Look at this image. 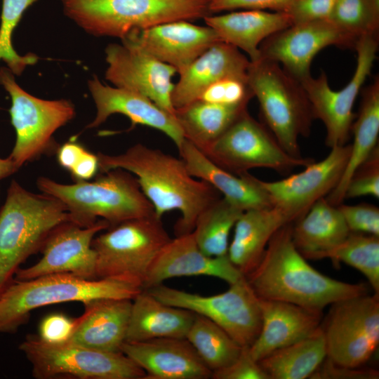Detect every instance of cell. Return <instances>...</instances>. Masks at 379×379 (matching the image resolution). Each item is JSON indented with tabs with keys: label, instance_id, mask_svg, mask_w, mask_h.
<instances>
[{
	"label": "cell",
	"instance_id": "obj_40",
	"mask_svg": "<svg viewBox=\"0 0 379 379\" xmlns=\"http://www.w3.org/2000/svg\"><path fill=\"white\" fill-rule=\"evenodd\" d=\"M364 196L379 197V150L378 146L361 164L350 179L345 199Z\"/></svg>",
	"mask_w": 379,
	"mask_h": 379
},
{
	"label": "cell",
	"instance_id": "obj_19",
	"mask_svg": "<svg viewBox=\"0 0 379 379\" xmlns=\"http://www.w3.org/2000/svg\"><path fill=\"white\" fill-rule=\"evenodd\" d=\"M121 40L173 67L178 74L211 46L222 41L213 28L188 20L135 29Z\"/></svg>",
	"mask_w": 379,
	"mask_h": 379
},
{
	"label": "cell",
	"instance_id": "obj_2",
	"mask_svg": "<svg viewBox=\"0 0 379 379\" xmlns=\"http://www.w3.org/2000/svg\"><path fill=\"white\" fill-rule=\"evenodd\" d=\"M245 277L260 299L321 311L327 305L367 292L363 284L333 279L313 268L293 241L292 223L274 234L258 264Z\"/></svg>",
	"mask_w": 379,
	"mask_h": 379
},
{
	"label": "cell",
	"instance_id": "obj_23",
	"mask_svg": "<svg viewBox=\"0 0 379 379\" xmlns=\"http://www.w3.org/2000/svg\"><path fill=\"white\" fill-rule=\"evenodd\" d=\"M260 331L248 347L251 357L257 361L279 348L310 336L321 326V310L260 298Z\"/></svg>",
	"mask_w": 379,
	"mask_h": 379
},
{
	"label": "cell",
	"instance_id": "obj_22",
	"mask_svg": "<svg viewBox=\"0 0 379 379\" xmlns=\"http://www.w3.org/2000/svg\"><path fill=\"white\" fill-rule=\"evenodd\" d=\"M121 352L145 373L144 379H206L212 371L186 338L124 342Z\"/></svg>",
	"mask_w": 379,
	"mask_h": 379
},
{
	"label": "cell",
	"instance_id": "obj_34",
	"mask_svg": "<svg viewBox=\"0 0 379 379\" xmlns=\"http://www.w3.org/2000/svg\"><path fill=\"white\" fill-rule=\"evenodd\" d=\"M243 212L223 197L206 208L192 231L200 250L211 257L227 255L230 232Z\"/></svg>",
	"mask_w": 379,
	"mask_h": 379
},
{
	"label": "cell",
	"instance_id": "obj_39",
	"mask_svg": "<svg viewBox=\"0 0 379 379\" xmlns=\"http://www.w3.org/2000/svg\"><path fill=\"white\" fill-rule=\"evenodd\" d=\"M253 97V93L247 79L226 77L207 87L198 100L221 105H237L248 104Z\"/></svg>",
	"mask_w": 379,
	"mask_h": 379
},
{
	"label": "cell",
	"instance_id": "obj_31",
	"mask_svg": "<svg viewBox=\"0 0 379 379\" xmlns=\"http://www.w3.org/2000/svg\"><path fill=\"white\" fill-rule=\"evenodd\" d=\"M354 142L347 164L336 187L327 195L326 199L338 206L345 199L347 185L357 168L363 164L378 147L379 135V77L377 76L371 84L362 91V99L357 120L353 123L352 131Z\"/></svg>",
	"mask_w": 379,
	"mask_h": 379
},
{
	"label": "cell",
	"instance_id": "obj_47",
	"mask_svg": "<svg viewBox=\"0 0 379 379\" xmlns=\"http://www.w3.org/2000/svg\"><path fill=\"white\" fill-rule=\"evenodd\" d=\"M86 151L80 144L69 141L59 147L57 159L60 166L70 172L81 161Z\"/></svg>",
	"mask_w": 379,
	"mask_h": 379
},
{
	"label": "cell",
	"instance_id": "obj_8",
	"mask_svg": "<svg viewBox=\"0 0 379 379\" xmlns=\"http://www.w3.org/2000/svg\"><path fill=\"white\" fill-rule=\"evenodd\" d=\"M171 239L154 213L110 226L92 241L96 278L124 281L143 289L153 263Z\"/></svg>",
	"mask_w": 379,
	"mask_h": 379
},
{
	"label": "cell",
	"instance_id": "obj_17",
	"mask_svg": "<svg viewBox=\"0 0 379 379\" xmlns=\"http://www.w3.org/2000/svg\"><path fill=\"white\" fill-rule=\"evenodd\" d=\"M331 149L326 157L310 163L298 173L273 182L260 180L273 206L283 209L296 221L315 202L326 197L343 176L350 157L351 144Z\"/></svg>",
	"mask_w": 379,
	"mask_h": 379
},
{
	"label": "cell",
	"instance_id": "obj_3",
	"mask_svg": "<svg viewBox=\"0 0 379 379\" xmlns=\"http://www.w3.org/2000/svg\"><path fill=\"white\" fill-rule=\"evenodd\" d=\"M67 221L72 218L61 201L11 181L0 208V296L15 281L20 265L41 251L51 232Z\"/></svg>",
	"mask_w": 379,
	"mask_h": 379
},
{
	"label": "cell",
	"instance_id": "obj_7",
	"mask_svg": "<svg viewBox=\"0 0 379 379\" xmlns=\"http://www.w3.org/2000/svg\"><path fill=\"white\" fill-rule=\"evenodd\" d=\"M247 82L270 131L289 154L302 157L298 140L310 135L314 117L301 83L277 62L261 58L250 62Z\"/></svg>",
	"mask_w": 379,
	"mask_h": 379
},
{
	"label": "cell",
	"instance_id": "obj_48",
	"mask_svg": "<svg viewBox=\"0 0 379 379\" xmlns=\"http://www.w3.org/2000/svg\"><path fill=\"white\" fill-rule=\"evenodd\" d=\"M99 171L98 158L89 151H86L81 161L69 172L74 181L88 180L93 178Z\"/></svg>",
	"mask_w": 379,
	"mask_h": 379
},
{
	"label": "cell",
	"instance_id": "obj_36",
	"mask_svg": "<svg viewBox=\"0 0 379 379\" xmlns=\"http://www.w3.org/2000/svg\"><path fill=\"white\" fill-rule=\"evenodd\" d=\"M329 258L343 262L360 271L375 294H379V237L350 232L339 244L314 255L312 259Z\"/></svg>",
	"mask_w": 379,
	"mask_h": 379
},
{
	"label": "cell",
	"instance_id": "obj_5",
	"mask_svg": "<svg viewBox=\"0 0 379 379\" xmlns=\"http://www.w3.org/2000/svg\"><path fill=\"white\" fill-rule=\"evenodd\" d=\"M140 286L124 281L85 279L69 274H53L15 280L0 296V333H13L28 320L30 312L46 305L103 298L133 300Z\"/></svg>",
	"mask_w": 379,
	"mask_h": 379
},
{
	"label": "cell",
	"instance_id": "obj_21",
	"mask_svg": "<svg viewBox=\"0 0 379 379\" xmlns=\"http://www.w3.org/2000/svg\"><path fill=\"white\" fill-rule=\"evenodd\" d=\"M88 88L95 103V119L87 128H96L113 114H121L131 122V128L142 125L168 136L179 149L185 137L175 116L160 108L137 92L102 84L97 77L88 81Z\"/></svg>",
	"mask_w": 379,
	"mask_h": 379
},
{
	"label": "cell",
	"instance_id": "obj_37",
	"mask_svg": "<svg viewBox=\"0 0 379 379\" xmlns=\"http://www.w3.org/2000/svg\"><path fill=\"white\" fill-rule=\"evenodd\" d=\"M328 20L355 39L378 34L379 0H335Z\"/></svg>",
	"mask_w": 379,
	"mask_h": 379
},
{
	"label": "cell",
	"instance_id": "obj_33",
	"mask_svg": "<svg viewBox=\"0 0 379 379\" xmlns=\"http://www.w3.org/2000/svg\"><path fill=\"white\" fill-rule=\"evenodd\" d=\"M326 358L320 326L310 336L272 352L258 363L270 379H305L310 378Z\"/></svg>",
	"mask_w": 379,
	"mask_h": 379
},
{
	"label": "cell",
	"instance_id": "obj_6",
	"mask_svg": "<svg viewBox=\"0 0 379 379\" xmlns=\"http://www.w3.org/2000/svg\"><path fill=\"white\" fill-rule=\"evenodd\" d=\"M66 15L87 32L121 39L135 29L211 15L209 0H60Z\"/></svg>",
	"mask_w": 379,
	"mask_h": 379
},
{
	"label": "cell",
	"instance_id": "obj_42",
	"mask_svg": "<svg viewBox=\"0 0 379 379\" xmlns=\"http://www.w3.org/2000/svg\"><path fill=\"white\" fill-rule=\"evenodd\" d=\"M79 318H70L62 313H53L44 317L39 328V337L51 344L69 342L77 325Z\"/></svg>",
	"mask_w": 379,
	"mask_h": 379
},
{
	"label": "cell",
	"instance_id": "obj_30",
	"mask_svg": "<svg viewBox=\"0 0 379 379\" xmlns=\"http://www.w3.org/2000/svg\"><path fill=\"white\" fill-rule=\"evenodd\" d=\"M350 232L338 206L325 197L315 202L292 226L293 241L306 259L335 247Z\"/></svg>",
	"mask_w": 379,
	"mask_h": 379
},
{
	"label": "cell",
	"instance_id": "obj_25",
	"mask_svg": "<svg viewBox=\"0 0 379 379\" xmlns=\"http://www.w3.org/2000/svg\"><path fill=\"white\" fill-rule=\"evenodd\" d=\"M178 151L192 176L210 184L234 206L244 211L273 206L258 178L248 173L237 175L224 170L185 138Z\"/></svg>",
	"mask_w": 379,
	"mask_h": 379
},
{
	"label": "cell",
	"instance_id": "obj_20",
	"mask_svg": "<svg viewBox=\"0 0 379 379\" xmlns=\"http://www.w3.org/2000/svg\"><path fill=\"white\" fill-rule=\"evenodd\" d=\"M208 276L229 284L245 277L230 261L227 255L211 257L199 248L192 232L176 236L162 249L153 263L143 289L180 277Z\"/></svg>",
	"mask_w": 379,
	"mask_h": 379
},
{
	"label": "cell",
	"instance_id": "obj_1",
	"mask_svg": "<svg viewBox=\"0 0 379 379\" xmlns=\"http://www.w3.org/2000/svg\"><path fill=\"white\" fill-rule=\"evenodd\" d=\"M97 156L100 173L121 168L135 176L157 218L171 211L180 213L176 236L192 232L199 214L220 198L213 186L189 173L181 158L160 149L137 143L121 154Z\"/></svg>",
	"mask_w": 379,
	"mask_h": 379
},
{
	"label": "cell",
	"instance_id": "obj_24",
	"mask_svg": "<svg viewBox=\"0 0 379 379\" xmlns=\"http://www.w3.org/2000/svg\"><path fill=\"white\" fill-rule=\"evenodd\" d=\"M250 62L235 46L224 41L215 44L179 74L180 79L171 93L174 108L198 100L207 87L222 79H247Z\"/></svg>",
	"mask_w": 379,
	"mask_h": 379
},
{
	"label": "cell",
	"instance_id": "obj_32",
	"mask_svg": "<svg viewBox=\"0 0 379 379\" xmlns=\"http://www.w3.org/2000/svg\"><path fill=\"white\" fill-rule=\"evenodd\" d=\"M247 105H226L197 100L175 109V118L185 138L202 151L247 111Z\"/></svg>",
	"mask_w": 379,
	"mask_h": 379
},
{
	"label": "cell",
	"instance_id": "obj_44",
	"mask_svg": "<svg viewBox=\"0 0 379 379\" xmlns=\"http://www.w3.org/2000/svg\"><path fill=\"white\" fill-rule=\"evenodd\" d=\"M335 0H294L286 13L291 25L328 19Z\"/></svg>",
	"mask_w": 379,
	"mask_h": 379
},
{
	"label": "cell",
	"instance_id": "obj_43",
	"mask_svg": "<svg viewBox=\"0 0 379 379\" xmlns=\"http://www.w3.org/2000/svg\"><path fill=\"white\" fill-rule=\"evenodd\" d=\"M213 379H270L268 375L251 355L248 347H243L239 357L229 366L212 372Z\"/></svg>",
	"mask_w": 379,
	"mask_h": 379
},
{
	"label": "cell",
	"instance_id": "obj_38",
	"mask_svg": "<svg viewBox=\"0 0 379 379\" xmlns=\"http://www.w3.org/2000/svg\"><path fill=\"white\" fill-rule=\"evenodd\" d=\"M37 0H3L0 26V60H4L13 74L20 75L38 58L33 53L19 55L12 46V34L26 9Z\"/></svg>",
	"mask_w": 379,
	"mask_h": 379
},
{
	"label": "cell",
	"instance_id": "obj_46",
	"mask_svg": "<svg viewBox=\"0 0 379 379\" xmlns=\"http://www.w3.org/2000/svg\"><path fill=\"white\" fill-rule=\"evenodd\" d=\"M379 372L372 368H351L334 364L327 357L312 374V379H378Z\"/></svg>",
	"mask_w": 379,
	"mask_h": 379
},
{
	"label": "cell",
	"instance_id": "obj_18",
	"mask_svg": "<svg viewBox=\"0 0 379 379\" xmlns=\"http://www.w3.org/2000/svg\"><path fill=\"white\" fill-rule=\"evenodd\" d=\"M106 49L108 67L105 78L116 87L140 93L168 113L175 117L171 102L172 79L176 69L139 48L121 42Z\"/></svg>",
	"mask_w": 379,
	"mask_h": 379
},
{
	"label": "cell",
	"instance_id": "obj_9",
	"mask_svg": "<svg viewBox=\"0 0 379 379\" xmlns=\"http://www.w3.org/2000/svg\"><path fill=\"white\" fill-rule=\"evenodd\" d=\"M35 378L141 379L145 371L122 352H106L71 343L51 344L28 335L19 345Z\"/></svg>",
	"mask_w": 379,
	"mask_h": 379
},
{
	"label": "cell",
	"instance_id": "obj_4",
	"mask_svg": "<svg viewBox=\"0 0 379 379\" xmlns=\"http://www.w3.org/2000/svg\"><path fill=\"white\" fill-rule=\"evenodd\" d=\"M36 185L42 193L61 201L72 222L84 227L93 225L98 218L113 226L154 213L135 176L121 168L100 173L91 182L62 184L40 177Z\"/></svg>",
	"mask_w": 379,
	"mask_h": 379
},
{
	"label": "cell",
	"instance_id": "obj_29",
	"mask_svg": "<svg viewBox=\"0 0 379 379\" xmlns=\"http://www.w3.org/2000/svg\"><path fill=\"white\" fill-rule=\"evenodd\" d=\"M194 315L190 310L162 302L143 289L132 300L125 342L185 338Z\"/></svg>",
	"mask_w": 379,
	"mask_h": 379
},
{
	"label": "cell",
	"instance_id": "obj_28",
	"mask_svg": "<svg viewBox=\"0 0 379 379\" xmlns=\"http://www.w3.org/2000/svg\"><path fill=\"white\" fill-rule=\"evenodd\" d=\"M221 40L248 54L251 62L260 58L259 46L271 35L291 25L285 12L246 10L204 17Z\"/></svg>",
	"mask_w": 379,
	"mask_h": 379
},
{
	"label": "cell",
	"instance_id": "obj_41",
	"mask_svg": "<svg viewBox=\"0 0 379 379\" xmlns=\"http://www.w3.org/2000/svg\"><path fill=\"white\" fill-rule=\"evenodd\" d=\"M338 208L350 232L379 237V208L377 206L367 204H340Z\"/></svg>",
	"mask_w": 379,
	"mask_h": 379
},
{
	"label": "cell",
	"instance_id": "obj_14",
	"mask_svg": "<svg viewBox=\"0 0 379 379\" xmlns=\"http://www.w3.org/2000/svg\"><path fill=\"white\" fill-rule=\"evenodd\" d=\"M321 327L326 357L340 366L359 367L379 343V294H364L332 304Z\"/></svg>",
	"mask_w": 379,
	"mask_h": 379
},
{
	"label": "cell",
	"instance_id": "obj_49",
	"mask_svg": "<svg viewBox=\"0 0 379 379\" xmlns=\"http://www.w3.org/2000/svg\"><path fill=\"white\" fill-rule=\"evenodd\" d=\"M18 169L10 157L6 159L0 158V180L15 173Z\"/></svg>",
	"mask_w": 379,
	"mask_h": 379
},
{
	"label": "cell",
	"instance_id": "obj_16",
	"mask_svg": "<svg viewBox=\"0 0 379 379\" xmlns=\"http://www.w3.org/2000/svg\"><path fill=\"white\" fill-rule=\"evenodd\" d=\"M357 39L345 33L328 19L291 25L264 40L260 58L277 62L302 83L311 77L314 56L329 46L354 48Z\"/></svg>",
	"mask_w": 379,
	"mask_h": 379
},
{
	"label": "cell",
	"instance_id": "obj_11",
	"mask_svg": "<svg viewBox=\"0 0 379 379\" xmlns=\"http://www.w3.org/2000/svg\"><path fill=\"white\" fill-rule=\"evenodd\" d=\"M214 164L237 175L253 168L286 173L313 160L295 157L280 145L264 124L246 111L217 140L201 151Z\"/></svg>",
	"mask_w": 379,
	"mask_h": 379
},
{
	"label": "cell",
	"instance_id": "obj_12",
	"mask_svg": "<svg viewBox=\"0 0 379 379\" xmlns=\"http://www.w3.org/2000/svg\"><path fill=\"white\" fill-rule=\"evenodd\" d=\"M0 84L11 98L9 112L16 141L9 157L20 168L53 147V133L73 119L75 109L67 100H46L29 94L10 69L0 68Z\"/></svg>",
	"mask_w": 379,
	"mask_h": 379
},
{
	"label": "cell",
	"instance_id": "obj_15",
	"mask_svg": "<svg viewBox=\"0 0 379 379\" xmlns=\"http://www.w3.org/2000/svg\"><path fill=\"white\" fill-rule=\"evenodd\" d=\"M109 227L103 219L86 227L71 221L61 223L46 239L41 250V259L29 267L19 268L15 279L29 280L53 274L97 279L96 254L92 241L98 232Z\"/></svg>",
	"mask_w": 379,
	"mask_h": 379
},
{
	"label": "cell",
	"instance_id": "obj_45",
	"mask_svg": "<svg viewBox=\"0 0 379 379\" xmlns=\"http://www.w3.org/2000/svg\"><path fill=\"white\" fill-rule=\"evenodd\" d=\"M294 0H209L208 10L213 13L236 9L272 10L286 12Z\"/></svg>",
	"mask_w": 379,
	"mask_h": 379
},
{
	"label": "cell",
	"instance_id": "obj_10",
	"mask_svg": "<svg viewBox=\"0 0 379 379\" xmlns=\"http://www.w3.org/2000/svg\"><path fill=\"white\" fill-rule=\"evenodd\" d=\"M147 290L162 302L204 316L221 327L241 347H250L261 328L260 298L246 277L220 293L203 295L163 284Z\"/></svg>",
	"mask_w": 379,
	"mask_h": 379
},
{
	"label": "cell",
	"instance_id": "obj_26",
	"mask_svg": "<svg viewBox=\"0 0 379 379\" xmlns=\"http://www.w3.org/2000/svg\"><path fill=\"white\" fill-rule=\"evenodd\" d=\"M69 342L88 348L121 352L126 341L132 300L103 298L88 302Z\"/></svg>",
	"mask_w": 379,
	"mask_h": 379
},
{
	"label": "cell",
	"instance_id": "obj_27",
	"mask_svg": "<svg viewBox=\"0 0 379 379\" xmlns=\"http://www.w3.org/2000/svg\"><path fill=\"white\" fill-rule=\"evenodd\" d=\"M293 221L288 213L275 206L244 211L234 227L228 258L246 276L258 264L274 234Z\"/></svg>",
	"mask_w": 379,
	"mask_h": 379
},
{
	"label": "cell",
	"instance_id": "obj_13",
	"mask_svg": "<svg viewBox=\"0 0 379 379\" xmlns=\"http://www.w3.org/2000/svg\"><path fill=\"white\" fill-rule=\"evenodd\" d=\"M357 66L349 83L339 91L333 90L326 74L303 81L314 119H320L326 131L325 144L332 148L347 144L351 134L355 100L370 75L378 48V34L362 35L357 40Z\"/></svg>",
	"mask_w": 379,
	"mask_h": 379
},
{
	"label": "cell",
	"instance_id": "obj_35",
	"mask_svg": "<svg viewBox=\"0 0 379 379\" xmlns=\"http://www.w3.org/2000/svg\"><path fill=\"white\" fill-rule=\"evenodd\" d=\"M185 338L212 372L231 364L243 347L215 323L196 314Z\"/></svg>",
	"mask_w": 379,
	"mask_h": 379
}]
</instances>
